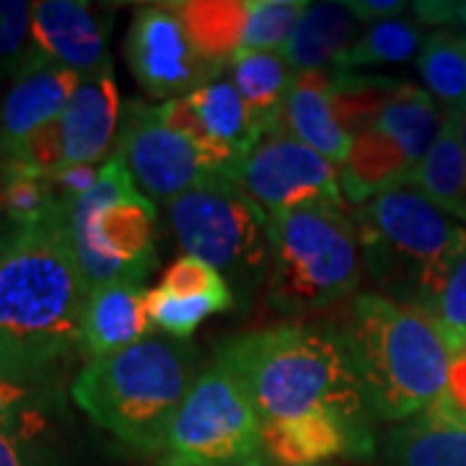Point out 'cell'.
<instances>
[{
    "mask_svg": "<svg viewBox=\"0 0 466 466\" xmlns=\"http://www.w3.org/2000/svg\"><path fill=\"white\" fill-rule=\"evenodd\" d=\"M91 288L70 238V208L0 233V360L26 383L81 348Z\"/></svg>",
    "mask_w": 466,
    "mask_h": 466,
    "instance_id": "6da1fadb",
    "label": "cell"
},
{
    "mask_svg": "<svg viewBox=\"0 0 466 466\" xmlns=\"http://www.w3.org/2000/svg\"><path fill=\"white\" fill-rule=\"evenodd\" d=\"M220 363L247 386L262 431L309 415H337L370 428V407L337 329L283 324L226 339Z\"/></svg>",
    "mask_w": 466,
    "mask_h": 466,
    "instance_id": "7a4b0ae2",
    "label": "cell"
},
{
    "mask_svg": "<svg viewBox=\"0 0 466 466\" xmlns=\"http://www.w3.org/2000/svg\"><path fill=\"white\" fill-rule=\"evenodd\" d=\"M337 332L370 412L386 422L425 415L449 389L453 355L425 309L360 293L350 300L348 319Z\"/></svg>",
    "mask_w": 466,
    "mask_h": 466,
    "instance_id": "3957f363",
    "label": "cell"
},
{
    "mask_svg": "<svg viewBox=\"0 0 466 466\" xmlns=\"http://www.w3.org/2000/svg\"><path fill=\"white\" fill-rule=\"evenodd\" d=\"M200 373V352L192 345L146 337L88 360L70 383V397L122 446L156 456Z\"/></svg>",
    "mask_w": 466,
    "mask_h": 466,
    "instance_id": "277c9868",
    "label": "cell"
},
{
    "mask_svg": "<svg viewBox=\"0 0 466 466\" xmlns=\"http://www.w3.org/2000/svg\"><path fill=\"white\" fill-rule=\"evenodd\" d=\"M363 262L410 306L433 311L435 300L466 254V223L449 216L412 187L381 192L355 213Z\"/></svg>",
    "mask_w": 466,
    "mask_h": 466,
    "instance_id": "5b68a950",
    "label": "cell"
},
{
    "mask_svg": "<svg viewBox=\"0 0 466 466\" xmlns=\"http://www.w3.org/2000/svg\"><path fill=\"white\" fill-rule=\"evenodd\" d=\"M269 218V303L290 317L342 300L363 280L358 223L345 208L309 205Z\"/></svg>",
    "mask_w": 466,
    "mask_h": 466,
    "instance_id": "8992f818",
    "label": "cell"
},
{
    "mask_svg": "<svg viewBox=\"0 0 466 466\" xmlns=\"http://www.w3.org/2000/svg\"><path fill=\"white\" fill-rule=\"evenodd\" d=\"M70 238L88 288L143 283L156 267V208L116 156L70 208Z\"/></svg>",
    "mask_w": 466,
    "mask_h": 466,
    "instance_id": "52a82bcc",
    "label": "cell"
},
{
    "mask_svg": "<svg viewBox=\"0 0 466 466\" xmlns=\"http://www.w3.org/2000/svg\"><path fill=\"white\" fill-rule=\"evenodd\" d=\"M153 466H272L257 407L226 363L202 370Z\"/></svg>",
    "mask_w": 466,
    "mask_h": 466,
    "instance_id": "ba28073f",
    "label": "cell"
},
{
    "mask_svg": "<svg viewBox=\"0 0 466 466\" xmlns=\"http://www.w3.org/2000/svg\"><path fill=\"white\" fill-rule=\"evenodd\" d=\"M168 220L184 254L226 278L254 280L269 262V218L233 179L218 177L168 202Z\"/></svg>",
    "mask_w": 466,
    "mask_h": 466,
    "instance_id": "9c48e42d",
    "label": "cell"
},
{
    "mask_svg": "<svg viewBox=\"0 0 466 466\" xmlns=\"http://www.w3.org/2000/svg\"><path fill=\"white\" fill-rule=\"evenodd\" d=\"M115 156L148 200L167 205L218 179L198 146L164 116L161 104L130 101L125 106Z\"/></svg>",
    "mask_w": 466,
    "mask_h": 466,
    "instance_id": "30bf717a",
    "label": "cell"
},
{
    "mask_svg": "<svg viewBox=\"0 0 466 466\" xmlns=\"http://www.w3.org/2000/svg\"><path fill=\"white\" fill-rule=\"evenodd\" d=\"M125 55L137 86L153 99H182L220 76L198 52L177 3L140 5L130 21Z\"/></svg>",
    "mask_w": 466,
    "mask_h": 466,
    "instance_id": "8fae6325",
    "label": "cell"
},
{
    "mask_svg": "<svg viewBox=\"0 0 466 466\" xmlns=\"http://www.w3.org/2000/svg\"><path fill=\"white\" fill-rule=\"evenodd\" d=\"M236 182L267 216L309 205L345 208L337 168L288 130L265 137L238 168Z\"/></svg>",
    "mask_w": 466,
    "mask_h": 466,
    "instance_id": "7c38bea8",
    "label": "cell"
},
{
    "mask_svg": "<svg viewBox=\"0 0 466 466\" xmlns=\"http://www.w3.org/2000/svg\"><path fill=\"white\" fill-rule=\"evenodd\" d=\"M161 109L168 122L198 146L208 167L233 182L238 168L262 143L236 86L223 76L182 99L161 101Z\"/></svg>",
    "mask_w": 466,
    "mask_h": 466,
    "instance_id": "4fadbf2b",
    "label": "cell"
},
{
    "mask_svg": "<svg viewBox=\"0 0 466 466\" xmlns=\"http://www.w3.org/2000/svg\"><path fill=\"white\" fill-rule=\"evenodd\" d=\"M104 16L78 0H45L34 3V39L42 55L70 67L81 78L99 76L112 67L106 55Z\"/></svg>",
    "mask_w": 466,
    "mask_h": 466,
    "instance_id": "5bb4252c",
    "label": "cell"
},
{
    "mask_svg": "<svg viewBox=\"0 0 466 466\" xmlns=\"http://www.w3.org/2000/svg\"><path fill=\"white\" fill-rule=\"evenodd\" d=\"M78 84V73L50 60L16 78L0 106V156L16 158L34 133L60 119Z\"/></svg>",
    "mask_w": 466,
    "mask_h": 466,
    "instance_id": "9a60e30c",
    "label": "cell"
},
{
    "mask_svg": "<svg viewBox=\"0 0 466 466\" xmlns=\"http://www.w3.org/2000/svg\"><path fill=\"white\" fill-rule=\"evenodd\" d=\"M122 99L112 67L81 78L66 112L57 119L66 167H94L104 158L119 127Z\"/></svg>",
    "mask_w": 466,
    "mask_h": 466,
    "instance_id": "2e32d148",
    "label": "cell"
},
{
    "mask_svg": "<svg viewBox=\"0 0 466 466\" xmlns=\"http://www.w3.org/2000/svg\"><path fill=\"white\" fill-rule=\"evenodd\" d=\"M148 290L143 283H106L91 288L84 311L81 350L91 360L112 355L153 332L146 311Z\"/></svg>",
    "mask_w": 466,
    "mask_h": 466,
    "instance_id": "e0dca14e",
    "label": "cell"
},
{
    "mask_svg": "<svg viewBox=\"0 0 466 466\" xmlns=\"http://www.w3.org/2000/svg\"><path fill=\"white\" fill-rule=\"evenodd\" d=\"M285 130L303 146L317 150L332 167H345L352 156V135L339 125L334 104L324 88V70L299 76L285 104Z\"/></svg>",
    "mask_w": 466,
    "mask_h": 466,
    "instance_id": "ac0fdd59",
    "label": "cell"
},
{
    "mask_svg": "<svg viewBox=\"0 0 466 466\" xmlns=\"http://www.w3.org/2000/svg\"><path fill=\"white\" fill-rule=\"evenodd\" d=\"M231 81L244 101L262 140L285 130V104L299 76L278 52L238 50L231 63Z\"/></svg>",
    "mask_w": 466,
    "mask_h": 466,
    "instance_id": "d6986e66",
    "label": "cell"
},
{
    "mask_svg": "<svg viewBox=\"0 0 466 466\" xmlns=\"http://www.w3.org/2000/svg\"><path fill=\"white\" fill-rule=\"evenodd\" d=\"M358 18L348 3H309L296 32L278 52L296 76L321 73L337 63L355 36Z\"/></svg>",
    "mask_w": 466,
    "mask_h": 466,
    "instance_id": "ffe728a7",
    "label": "cell"
},
{
    "mask_svg": "<svg viewBox=\"0 0 466 466\" xmlns=\"http://www.w3.org/2000/svg\"><path fill=\"white\" fill-rule=\"evenodd\" d=\"M404 187H412L441 210L466 223V150L459 115L443 116L435 143L404 179Z\"/></svg>",
    "mask_w": 466,
    "mask_h": 466,
    "instance_id": "44dd1931",
    "label": "cell"
},
{
    "mask_svg": "<svg viewBox=\"0 0 466 466\" xmlns=\"http://www.w3.org/2000/svg\"><path fill=\"white\" fill-rule=\"evenodd\" d=\"M443 119L438 116L433 96L417 86L401 84L400 91L383 104L381 112L370 122L368 133L379 135L391 148L400 150L401 158L415 171L435 143Z\"/></svg>",
    "mask_w": 466,
    "mask_h": 466,
    "instance_id": "7402d4cb",
    "label": "cell"
},
{
    "mask_svg": "<svg viewBox=\"0 0 466 466\" xmlns=\"http://www.w3.org/2000/svg\"><path fill=\"white\" fill-rule=\"evenodd\" d=\"M383 453L386 466H466V428L422 415L391 431Z\"/></svg>",
    "mask_w": 466,
    "mask_h": 466,
    "instance_id": "603a6c76",
    "label": "cell"
},
{
    "mask_svg": "<svg viewBox=\"0 0 466 466\" xmlns=\"http://www.w3.org/2000/svg\"><path fill=\"white\" fill-rule=\"evenodd\" d=\"M187 32L205 63L223 70L231 66L236 52L241 50L244 21H247V0H200V3H177Z\"/></svg>",
    "mask_w": 466,
    "mask_h": 466,
    "instance_id": "cb8c5ba5",
    "label": "cell"
},
{
    "mask_svg": "<svg viewBox=\"0 0 466 466\" xmlns=\"http://www.w3.org/2000/svg\"><path fill=\"white\" fill-rule=\"evenodd\" d=\"M417 70L431 96L449 106V115L466 112V36L433 32L420 47Z\"/></svg>",
    "mask_w": 466,
    "mask_h": 466,
    "instance_id": "d4e9b609",
    "label": "cell"
},
{
    "mask_svg": "<svg viewBox=\"0 0 466 466\" xmlns=\"http://www.w3.org/2000/svg\"><path fill=\"white\" fill-rule=\"evenodd\" d=\"M233 306V293H202V296H174L158 285L148 290L146 311L153 329H161L174 339H189L195 329L208 317L218 311H228Z\"/></svg>",
    "mask_w": 466,
    "mask_h": 466,
    "instance_id": "484cf974",
    "label": "cell"
},
{
    "mask_svg": "<svg viewBox=\"0 0 466 466\" xmlns=\"http://www.w3.org/2000/svg\"><path fill=\"white\" fill-rule=\"evenodd\" d=\"M420 47V32L410 21L389 18L379 21L360 39H355L348 50L337 57L332 70H352L363 66H386V63H404Z\"/></svg>",
    "mask_w": 466,
    "mask_h": 466,
    "instance_id": "4316f807",
    "label": "cell"
},
{
    "mask_svg": "<svg viewBox=\"0 0 466 466\" xmlns=\"http://www.w3.org/2000/svg\"><path fill=\"white\" fill-rule=\"evenodd\" d=\"M47 63L34 39V3L0 0V78H21Z\"/></svg>",
    "mask_w": 466,
    "mask_h": 466,
    "instance_id": "83f0119b",
    "label": "cell"
},
{
    "mask_svg": "<svg viewBox=\"0 0 466 466\" xmlns=\"http://www.w3.org/2000/svg\"><path fill=\"white\" fill-rule=\"evenodd\" d=\"M309 3L303 0H247L241 50L280 52L296 32Z\"/></svg>",
    "mask_w": 466,
    "mask_h": 466,
    "instance_id": "f1b7e54d",
    "label": "cell"
},
{
    "mask_svg": "<svg viewBox=\"0 0 466 466\" xmlns=\"http://www.w3.org/2000/svg\"><path fill=\"white\" fill-rule=\"evenodd\" d=\"M42 422L24 404L0 417V466H55L50 453L36 446Z\"/></svg>",
    "mask_w": 466,
    "mask_h": 466,
    "instance_id": "f546056e",
    "label": "cell"
},
{
    "mask_svg": "<svg viewBox=\"0 0 466 466\" xmlns=\"http://www.w3.org/2000/svg\"><path fill=\"white\" fill-rule=\"evenodd\" d=\"M431 317L443 334L451 355L459 358L466 352V254L453 267L451 278L443 285L441 296L435 300Z\"/></svg>",
    "mask_w": 466,
    "mask_h": 466,
    "instance_id": "4dcf8cb0",
    "label": "cell"
},
{
    "mask_svg": "<svg viewBox=\"0 0 466 466\" xmlns=\"http://www.w3.org/2000/svg\"><path fill=\"white\" fill-rule=\"evenodd\" d=\"M158 288L167 290V293H174V296H202V293H226V290H231L226 278L218 272L216 267L202 262L192 254H182L179 259H174L164 272Z\"/></svg>",
    "mask_w": 466,
    "mask_h": 466,
    "instance_id": "1f68e13d",
    "label": "cell"
},
{
    "mask_svg": "<svg viewBox=\"0 0 466 466\" xmlns=\"http://www.w3.org/2000/svg\"><path fill=\"white\" fill-rule=\"evenodd\" d=\"M50 177V187L55 192L57 202L63 205H76V202L86 198L96 182H99V168L96 167H63L57 171L47 174Z\"/></svg>",
    "mask_w": 466,
    "mask_h": 466,
    "instance_id": "d6a6232c",
    "label": "cell"
},
{
    "mask_svg": "<svg viewBox=\"0 0 466 466\" xmlns=\"http://www.w3.org/2000/svg\"><path fill=\"white\" fill-rule=\"evenodd\" d=\"M415 14L428 24H459L466 26V0H431L415 3Z\"/></svg>",
    "mask_w": 466,
    "mask_h": 466,
    "instance_id": "836d02e7",
    "label": "cell"
},
{
    "mask_svg": "<svg viewBox=\"0 0 466 466\" xmlns=\"http://www.w3.org/2000/svg\"><path fill=\"white\" fill-rule=\"evenodd\" d=\"M348 8L352 11V16L358 21H389L397 18L407 5L400 0H358V3H348Z\"/></svg>",
    "mask_w": 466,
    "mask_h": 466,
    "instance_id": "e575fe53",
    "label": "cell"
},
{
    "mask_svg": "<svg viewBox=\"0 0 466 466\" xmlns=\"http://www.w3.org/2000/svg\"><path fill=\"white\" fill-rule=\"evenodd\" d=\"M26 386L29 383L24 381V379H18L16 373L0 360V417L8 415L18 404H24V400H26Z\"/></svg>",
    "mask_w": 466,
    "mask_h": 466,
    "instance_id": "d590c367",
    "label": "cell"
},
{
    "mask_svg": "<svg viewBox=\"0 0 466 466\" xmlns=\"http://www.w3.org/2000/svg\"><path fill=\"white\" fill-rule=\"evenodd\" d=\"M459 119H461V143H464V150H466V112L464 115H459Z\"/></svg>",
    "mask_w": 466,
    "mask_h": 466,
    "instance_id": "8d00e7d4",
    "label": "cell"
}]
</instances>
